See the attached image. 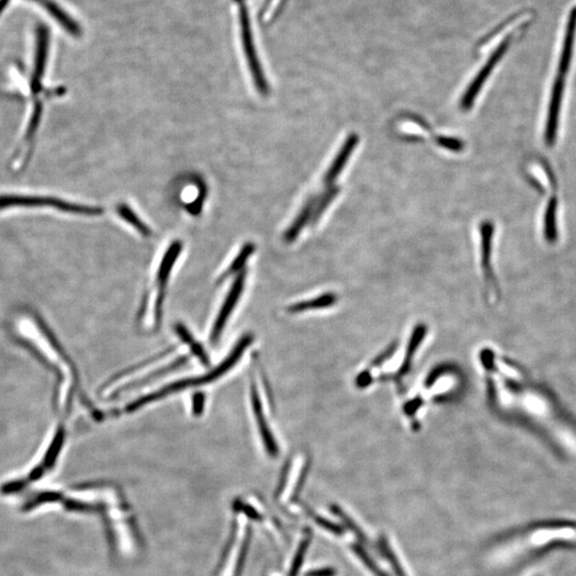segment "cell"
Returning a JSON list of instances; mask_svg holds the SVG:
<instances>
[{"label": "cell", "mask_w": 576, "mask_h": 576, "mask_svg": "<svg viewBox=\"0 0 576 576\" xmlns=\"http://www.w3.org/2000/svg\"><path fill=\"white\" fill-rule=\"evenodd\" d=\"M98 510L102 512L110 543L118 555L131 557L138 552L139 535L133 513L113 489L102 487Z\"/></svg>", "instance_id": "6da1fadb"}, {"label": "cell", "mask_w": 576, "mask_h": 576, "mask_svg": "<svg viewBox=\"0 0 576 576\" xmlns=\"http://www.w3.org/2000/svg\"><path fill=\"white\" fill-rule=\"evenodd\" d=\"M253 342V336L245 335L239 340V343L236 344L233 351L230 353L228 357L220 363L219 366L210 370L208 374L204 376L192 377V378L184 379L181 381L173 382V384H168L164 386L160 390L153 392V393L148 394V395L143 396L139 399L135 400L133 403H129L127 406V412H133L140 408L144 407L148 403L156 401V400L162 399V398L167 397L171 394L179 393L181 390H187V388H193V386H203V384H210V382L217 380L220 377L225 375L229 372L230 369L233 368L237 362H239L241 357H243V353L248 349L249 346Z\"/></svg>", "instance_id": "7a4b0ae2"}, {"label": "cell", "mask_w": 576, "mask_h": 576, "mask_svg": "<svg viewBox=\"0 0 576 576\" xmlns=\"http://www.w3.org/2000/svg\"><path fill=\"white\" fill-rule=\"evenodd\" d=\"M248 516L236 504L231 537L226 544L217 576H239L250 538Z\"/></svg>", "instance_id": "3957f363"}, {"label": "cell", "mask_w": 576, "mask_h": 576, "mask_svg": "<svg viewBox=\"0 0 576 576\" xmlns=\"http://www.w3.org/2000/svg\"><path fill=\"white\" fill-rule=\"evenodd\" d=\"M11 208H53L61 212L69 214L98 216L102 214V208L87 206L67 202L61 199L53 197H41V195H0V210Z\"/></svg>", "instance_id": "277c9868"}, {"label": "cell", "mask_w": 576, "mask_h": 576, "mask_svg": "<svg viewBox=\"0 0 576 576\" xmlns=\"http://www.w3.org/2000/svg\"><path fill=\"white\" fill-rule=\"evenodd\" d=\"M239 25H241V42H243V52H245V59L248 63L251 75L254 80L255 87L257 91L263 96L269 93V87L267 84L266 77L264 75L260 60L257 57L256 48H255L254 40H253L252 30H251L250 17H249L248 9L245 5H241L239 8Z\"/></svg>", "instance_id": "5b68a950"}, {"label": "cell", "mask_w": 576, "mask_h": 576, "mask_svg": "<svg viewBox=\"0 0 576 576\" xmlns=\"http://www.w3.org/2000/svg\"><path fill=\"white\" fill-rule=\"evenodd\" d=\"M510 43H511V36H508V38H506L505 40L502 41V43L498 46V48L493 52L492 55H491V57L489 58V60L487 61L485 67L479 71L478 74H477V76L475 77L474 80L472 81V84L469 85L467 92H465V96L462 98V109H471L473 102H474L475 100H476V96H478L479 92H480L481 87L485 85L487 79H488V77L490 76L491 73H492L493 69H494L496 65H498V61L502 59V56L505 55L506 52H507L508 48H509Z\"/></svg>", "instance_id": "8992f818"}, {"label": "cell", "mask_w": 576, "mask_h": 576, "mask_svg": "<svg viewBox=\"0 0 576 576\" xmlns=\"http://www.w3.org/2000/svg\"><path fill=\"white\" fill-rule=\"evenodd\" d=\"M245 272L243 270L236 278L234 283L232 284L231 289H230L229 293L226 296L225 300H224L223 304H222L221 309H220L219 314H218L217 318L214 320V324H212V332H210V342L212 344H216L219 341L220 336H221L222 332H223L226 322L229 320L234 309H235L236 305L239 303V299H241V293H243V288H245Z\"/></svg>", "instance_id": "52a82bcc"}, {"label": "cell", "mask_w": 576, "mask_h": 576, "mask_svg": "<svg viewBox=\"0 0 576 576\" xmlns=\"http://www.w3.org/2000/svg\"><path fill=\"white\" fill-rule=\"evenodd\" d=\"M251 403H252L255 421H256L257 429H258L261 438H262L265 450L272 457H276L279 455V445L276 443V438L272 434L268 419L265 414L264 406H263V401L261 399L260 392L257 390L255 384L251 386Z\"/></svg>", "instance_id": "ba28073f"}, {"label": "cell", "mask_w": 576, "mask_h": 576, "mask_svg": "<svg viewBox=\"0 0 576 576\" xmlns=\"http://www.w3.org/2000/svg\"><path fill=\"white\" fill-rule=\"evenodd\" d=\"M181 249H183V243L181 241H173L168 249L167 252L164 253L162 257V263H160L159 268L157 272V287L158 293L156 298L155 303H154V316L156 320H160L162 317V307L164 302V289L167 286L168 281H169V276L171 274L172 268L174 264L179 258L181 254Z\"/></svg>", "instance_id": "9c48e42d"}, {"label": "cell", "mask_w": 576, "mask_h": 576, "mask_svg": "<svg viewBox=\"0 0 576 576\" xmlns=\"http://www.w3.org/2000/svg\"><path fill=\"white\" fill-rule=\"evenodd\" d=\"M48 46H49V32L44 25H40L36 29V48L34 57V75L32 79V93L38 94L42 89V78L45 71L47 61Z\"/></svg>", "instance_id": "30bf717a"}, {"label": "cell", "mask_w": 576, "mask_h": 576, "mask_svg": "<svg viewBox=\"0 0 576 576\" xmlns=\"http://www.w3.org/2000/svg\"><path fill=\"white\" fill-rule=\"evenodd\" d=\"M564 87V78L557 76V78L555 80L554 87H553L548 121H546V129H545V142L549 146L554 144L555 138H556Z\"/></svg>", "instance_id": "8fae6325"}, {"label": "cell", "mask_w": 576, "mask_h": 576, "mask_svg": "<svg viewBox=\"0 0 576 576\" xmlns=\"http://www.w3.org/2000/svg\"><path fill=\"white\" fill-rule=\"evenodd\" d=\"M357 143H359V136L355 135V133H353V135H351V136L346 139L341 150H340L337 155H336V157L332 162L330 169L326 171V175H324V181L326 184L333 183L337 179L338 175L343 171L346 164H347L348 160L351 158L353 151L357 148Z\"/></svg>", "instance_id": "7c38bea8"}, {"label": "cell", "mask_w": 576, "mask_h": 576, "mask_svg": "<svg viewBox=\"0 0 576 576\" xmlns=\"http://www.w3.org/2000/svg\"><path fill=\"white\" fill-rule=\"evenodd\" d=\"M337 296L334 293H326L317 297L310 298L307 300L299 301L287 307L289 314L298 315L311 311L326 310L331 309L337 302Z\"/></svg>", "instance_id": "4fadbf2b"}, {"label": "cell", "mask_w": 576, "mask_h": 576, "mask_svg": "<svg viewBox=\"0 0 576 576\" xmlns=\"http://www.w3.org/2000/svg\"><path fill=\"white\" fill-rule=\"evenodd\" d=\"M576 34V8L572 10L568 19L567 30L564 34V46H562V57H560L558 76L564 78L569 71L571 63L572 54H573L574 38Z\"/></svg>", "instance_id": "5bb4252c"}, {"label": "cell", "mask_w": 576, "mask_h": 576, "mask_svg": "<svg viewBox=\"0 0 576 576\" xmlns=\"http://www.w3.org/2000/svg\"><path fill=\"white\" fill-rule=\"evenodd\" d=\"M34 1L40 3L69 34L74 36H80V26L65 12L63 8H60L57 3H54L53 0H34Z\"/></svg>", "instance_id": "9a60e30c"}, {"label": "cell", "mask_w": 576, "mask_h": 576, "mask_svg": "<svg viewBox=\"0 0 576 576\" xmlns=\"http://www.w3.org/2000/svg\"><path fill=\"white\" fill-rule=\"evenodd\" d=\"M481 233V265L486 274V279L489 283L492 281V270H491V254H492V239L494 233V226L491 222H483L480 225Z\"/></svg>", "instance_id": "2e32d148"}, {"label": "cell", "mask_w": 576, "mask_h": 576, "mask_svg": "<svg viewBox=\"0 0 576 576\" xmlns=\"http://www.w3.org/2000/svg\"><path fill=\"white\" fill-rule=\"evenodd\" d=\"M314 199H311V200L307 201V204L303 206L302 210H301V212H299V214H298L295 221L291 223V228L285 232V235H284V239H285V241H287V243H291V241H293L296 239H297L298 235H299V233L301 232V230L304 228L305 224H307V221H309L310 218L312 217V212H314Z\"/></svg>", "instance_id": "e0dca14e"}, {"label": "cell", "mask_w": 576, "mask_h": 576, "mask_svg": "<svg viewBox=\"0 0 576 576\" xmlns=\"http://www.w3.org/2000/svg\"><path fill=\"white\" fill-rule=\"evenodd\" d=\"M118 214H120V217L122 219L125 220L127 223L131 224L133 225L141 235L144 236V237H148L152 234V231H151L150 228L146 225L142 220L139 219L138 216H137L133 210H131V208H129V205L126 204H120L117 208Z\"/></svg>", "instance_id": "ac0fdd59"}, {"label": "cell", "mask_w": 576, "mask_h": 576, "mask_svg": "<svg viewBox=\"0 0 576 576\" xmlns=\"http://www.w3.org/2000/svg\"><path fill=\"white\" fill-rule=\"evenodd\" d=\"M556 210H557V201L552 198L549 201L548 208L545 212L544 219V234L545 239L550 243H553L557 237V230H556Z\"/></svg>", "instance_id": "d6986e66"}, {"label": "cell", "mask_w": 576, "mask_h": 576, "mask_svg": "<svg viewBox=\"0 0 576 576\" xmlns=\"http://www.w3.org/2000/svg\"><path fill=\"white\" fill-rule=\"evenodd\" d=\"M255 250V245L253 243H248L241 249V252L236 256L235 260L232 262V264L228 267V269L220 276L219 282L223 281L226 276H232L235 272H239V270L243 269L245 267L247 260L253 254Z\"/></svg>", "instance_id": "ffe728a7"}, {"label": "cell", "mask_w": 576, "mask_h": 576, "mask_svg": "<svg viewBox=\"0 0 576 576\" xmlns=\"http://www.w3.org/2000/svg\"><path fill=\"white\" fill-rule=\"evenodd\" d=\"M177 332L179 334V337L183 340V342L189 345V347L191 348V351L192 353H195V357H198L200 359L201 362H203V364L208 365V357L203 351V348L201 347L200 344L197 343L195 341V338L193 336H191L190 332L187 330L186 328L184 326H177Z\"/></svg>", "instance_id": "44dd1931"}, {"label": "cell", "mask_w": 576, "mask_h": 576, "mask_svg": "<svg viewBox=\"0 0 576 576\" xmlns=\"http://www.w3.org/2000/svg\"><path fill=\"white\" fill-rule=\"evenodd\" d=\"M439 146L446 150L452 151V152H461L465 148V143L462 142L459 139L452 138V137H439L436 139Z\"/></svg>", "instance_id": "7402d4cb"}, {"label": "cell", "mask_w": 576, "mask_h": 576, "mask_svg": "<svg viewBox=\"0 0 576 576\" xmlns=\"http://www.w3.org/2000/svg\"><path fill=\"white\" fill-rule=\"evenodd\" d=\"M309 539H304L301 542L300 546L298 549L297 554H296L295 560H293V566H291V576L297 575L298 571L300 570L301 564L303 562L305 553H307V546H309Z\"/></svg>", "instance_id": "603a6c76"}, {"label": "cell", "mask_w": 576, "mask_h": 576, "mask_svg": "<svg viewBox=\"0 0 576 576\" xmlns=\"http://www.w3.org/2000/svg\"><path fill=\"white\" fill-rule=\"evenodd\" d=\"M382 550L386 553V557L390 560L396 575L407 576V574L403 570V567H401V564H400L399 560H398V558H396L395 554H394L393 551L390 550V546H388V543H386V541L382 542Z\"/></svg>", "instance_id": "cb8c5ba5"}, {"label": "cell", "mask_w": 576, "mask_h": 576, "mask_svg": "<svg viewBox=\"0 0 576 576\" xmlns=\"http://www.w3.org/2000/svg\"><path fill=\"white\" fill-rule=\"evenodd\" d=\"M337 193L338 188H333L331 191H328V192L322 197V201H320V204L317 206V210H315L314 219H313V221L316 222L317 220H318L320 214H322V212H324V210L328 208L329 204H330L331 201L335 198Z\"/></svg>", "instance_id": "d4e9b609"}, {"label": "cell", "mask_w": 576, "mask_h": 576, "mask_svg": "<svg viewBox=\"0 0 576 576\" xmlns=\"http://www.w3.org/2000/svg\"><path fill=\"white\" fill-rule=\"evenodd\" d=\"M355 553H357V556H359V557L361 558V560H362V562H364L365 564H366V567L368 568V569L370 570V571H372L373 573L375 574V575L388 576L386 573H384V571H382L381 569H380V568L377 567L376 564H375V562H373V560H370V558H369L368 556H367L366 553H365L364 551L362 550V549H359L357 548V546H355Z\"/></svg>", "instance_id": "484cf974"}, {"label": "cell", "mask_w": 576, "mask_h": 576, "mask_svg": "<svg viewBox=\"0 0 576 576\" xmlns=\"http://www.w3.org/2000/svg\"><path fill=\"white\" fill-rule=\"evenodd\" d=\"M333 511L334 513H335L336 516H337V517H340L342 520H343L344 523H345L346 525H347L348 529H351V531H353V533H355V535H357V538L361 539V540L365 541L364 535H363V533H361V531H359V529H357V525H355V523H353V520H351V518L348 517L347 514H345V512L342 511V510L340 509V508L338 507H333Z\"/></svg>", "instance_id": "4316f807"}, {"label": "cell", "mask_w": 576, "mask_h": 576, "mask_svg": "<svg viewBox=\"0 0 576 576\" xmlns=\"http://www.w3.org/2000/svg\"><path fill=\"white\" fill-rule=\"evenodd\" d=\"M311 516L314 518L315 522L317 524H320V527H324L326 531H332V533H337V535H340L343 531L341 527H338L337 525L329 521V520L324 519V518L316 516V514L312 513V512H311Z\"/></svg>", "instance_id": "83f0119b"}, {"label": "cell", "mask_w": 576, "mask_h": 576, "mask_svg": "<svg viewBox=\"0 0 576 576\" xmlns=\"http://www.w3.org/2000/svg\"><path fill=\"white\" fill-rule=\"evenodd\" d=\"M205 408V395L203 393L195 394L192 398V413L195 415L202 414Z\"/></svg>", "instance_id": "f1b7e54d"}, {"label": "cell", "mask_w": 576, "mask_h": 576, "mask_svg": "<svg viewBox=\"0 0 576 576\" xmlns=\"http://www.w3.org/2000/svg\"><path fill=\"white\" fill-rule=\"evenodd\" d=\"M335 571L332 569L315 570L307 574L309 576H334Z\"/></svg>", "instance_id": "f546056e"}, {"label": "cell", "mask_w": 576, "mask_h": 576, "mask_svg": "<svg viewBox=\"0 0 576 576\" xmlns=\"http://www.w3.org/2000/svg\"><path fill=\"white\" fill-rule=\"evenodd\" d=\"M9 1L10 0H0V15H1V13L3 12V10L7 8Z\"/></svg>", "instance_id": "4dcf8cb0"}, {"label": "cell", "mask_w": 576, "mask_h": 576, "mask_svg": "<svg viewBox=\"0 0 576 576\" xmlns=\"http://www.w3.org/2000/svg\"><path fill=\"white\" fill-rule=\"evenodd\" d=\"M236 1H239V0H236Z\"/></svg>", "instance_id": "1f68e13d"}]
</instances>
